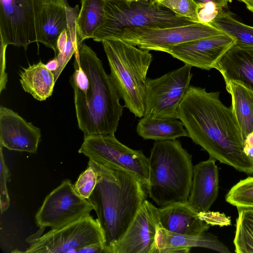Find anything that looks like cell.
Returning a JSON list of instances; mask_svg holds the SVG:
<instances>
[{"instance_id":"obj_36","label":"cell","mask_w":253,"mask_h":253,"mask_svg":"<svg viewBox=\"0 0 253 253\" xmlns=\"http://www.w3.org/2000/svg\"><path fill=\"white\" fill-rule=\"evenodd\" d=\"M45 65L53 74L57 71L59 67L58 62L55 58L49 61Z\"/></svg>"},{"instance_id":"obj_6","label":"cell","mask_w":253,"mask_h":253,"mask_svg":"<svg viewBox=\"0 0 253 253\" xmlns=\"http://www.w3.org/2000/svg\"><path fill=\"white\" fill-rule=\"evenodd\" d=\"M104 9L103 22L93 38L95 42L113 37L126 28H161L196 23L149 0H106Z\"/></svg>"},{"instance_id":"obj_13","label":"cell","mask_w":253,"mask_h":253,"mask_svg":"<svg viewBox=\"0 0 253 253\" xmlns=\"http://www.w3.org/2000/svg\"><path fill=\"white\" fill-rule=\"evenodd\" d=\"M158 209L145 200L124 234L112 246L110 253H158Z\"/></svg>"},{"instance_id":"obj_33","label":"cell","mask_w":253,"mask_h":253,"mask_svg":"<svg viewBox=\"0 0 253 253\" xmlns=\"http://www.w3.org/2000/svg\"><path fill=\"white\" fill-rule=\"evenodd\" d=\"M105 253L103 244H92L83 247L77 251V253Z\"/></svg>"},{"instance_id":"obj_31","label":"cell","mask_w":253,"mask_h":253,"mask_svg":"<svg viewBox=\"0 0 253 253\" xmlns=\"http://www.w3.org/2000/svg\"><path fill=\"white\" fill-rule=\"evenodd\" d=\"M198 4V20L201 23L210 24L223 11L212 2Z\"/></svg>"},{"instance_id":"obj_37","label":"cell","mask_w":253,"mask_h":253,"mask_svg":"<svg viewBox=\"0 0 253 253\" xmlns=\"http://www.w3.org/2000/svg\"><path fill=\"white\" fill-rule=\"evenodd\" d=\"M243 2L247 8L251 12H253V0H238Z\"/></svg>"},{"instance_id":"obj_32","label":"cell","mask_w":253,"mask_h":253,"mask_svg":"<svg viewBox=\"0 0 253 253\" xmlns=\"http://www.w3.org/2000/svg\"><path fill=\"white\" fill-rule=\"evenodd\" d=\"M200 217L209 225H219L223 226L225 223L221 221V219H227L226 216L218 212H210L199 213Z\"/></svg>"},{"instance_id":"obj_30","label":"cell","mask_w":253,"mask_h":253,"mask_svg":"<svg viewBox=\"0 0 253 253\" xmlns=\"http://www.w3.org/2000/svg\"><path fill=\"white\" fill-rule=\"evenodd\" d=\"M2 147L0 145V206L1 214L8 210L10 206V199L7 188V183L9 178V172L5 163Z\"/></svg>"},{"instance_id":"obj_12","label":"cell","mask_w":253,"mask_h":253,"mask_svg":"<svg viewBox=\"0 0 253 253\" xmlns=\"http://www.w3.org/2000/svg\"><path fill=\"white\" fill-rule=\"evenodd\" d=\"M92 210L88 200L79 196L66 179L47 195L35 219L40 228H55L90 214Z\"/></svg>"},{"instance_id":"obj_24","label":"cell","mask_w":253,"mask_h":253,"mask_svg":"<svg viewBox=\"0 0 253 253\" xmlns=\"http://www.w3.org/2000/svg\"><path fill=\"white\" fill-rule=\"evenodd\" d=\"M81 7L78 15L76 30L80 44L85 39H93L104 18L106 0H81Z\"/></svg>"},{"instance_id":"obj_19","label":"cell","mask_w":253,"mask_h":253,"mask_svg":"<svg viewBox=\"0 0 253 253\" xmlns=\"http://www.w3.org/2000/svg\"><path fill=\"white\" fill-rule=\"evenodd\" d=\"M160 225L169 231L198 235L206 232L210 225L186 203H175L158 209Z\"/></svg>"},{"instance_id":"obj_5","label":"cell","mask_w":253,"mask_h":253,"mask_svg":"<svg viewBox=\"0 0 253 253\" xmlns=\"http://www.w3.org/2000/svg\"><path fill=\"white\" fill-rule=\"evenodd\" d=\"M110 75L124 102L136 117L144 115L147 74L153 60L149 51L115 37L101 42Z\"/></svg>"},{"instance_id":"obj_8","label":"cell","mask_w":253,"mask_h":253,"mask_svg":"<svg viewBox=\"0 0 253 253\" xmlns=\"http://www.w3.org/2000/svg\"><path fill=\"white\" fill-rule=\"evenodd\" d=\"M46 0H0V44L27 49L39 42L41 15Z\"/></svg>"},{"instance_id":"obj_23","label":"cell","mask_w":253,"mask_h":253,"mask_svg":"<svg viewBox=\"0 0 253 253\" xmlns=\"http://www.w3.org/2000/svg\"><path fill=\"white\" fill-rule=\"evenodd\" d=\"M226 88L231 95V107L246 140L253 133V91L235 82L226 84Z\"/></svg>"},{"instance_id":"obj_35","label":"cell","mask_w":253,"mask_h":253,"mask_svg":"<svg viewBox=\"0 0 253 253\" xmlns=\"http://www.w3.org/2000/svg\"><path fill=\"white\" fill-rule=\"evenodd\" d=\"M194 1L197 4L212 2L220 9L223 10V8L227 7L228 3L230 1V0H194Z\"/></svg>"},{"instance_id":"obj_34","label":"cell","mask_w":253,"mask_h":253,"mask_svg":"<svg viewBox=\"0 0 253 253\" xmlns=\"http://www.w3.org/2000/svg\"><path fill=\"white\" fill-rule=\"evenodd\" d=\"M244 152L253 160V133L247 137L244 143Z\"/></svg>"},{"instance_id":"obj_2","label":"cell","mask_w":253,"mask_h":253,"mask_svg":"<svg viewBox=\"0 0 253 253\" xmlns=\"http://www.w3.org/2000/svg\"><path fill=\"white\" fill-rule=\"evenodd\" d=\"M70 83L79 128L84 137L114 134L124 105L110 74L92 48L83 43L75 53Z\"/></svg>"},{"instance_id":"obj_22","label":"cell","mask_w":253,"mask_h":253,"mask_svg":"<svg viewBox=\"0 0 253 253\" xmlns=\"http://www.w3.org/2000/svg\"><path fill=\"white\" fill-rule=\"evenodd\" d=\"M19 75L23 89L36 100L43 101L52 95L54 76L41 61L23 68Z\"/></svg>"},{"instance_id":"obj_7","label":"cell","mask_w":253,"mask_h":253,"mask_svg":"<svg viewBox=\"0 0 253 253\" xmlns=\"http://www.w3.org/2000/svg\"><path fill=\"white\" fill-rule=\"evenodd\" d=\"M29 247L23 253H77L84 247L103 244V234L97 220L90 214L42 235L41 230L28 237Z\"/></svg>"},{"instance_id":"obj_18","label":"cell","mask_w":253,"mask_h":253,"mask_svg":"<svg viewBox=\"0 0 253 253\" xmlns=\"http://www.w3.org/2000/svg\"><path fill=\"white\" fill-rule=\"evenodd\" d=\"M213 68L220 72L226 84L235 82L253 91V46L234 44Z\"/></svg>"},{"instance_id":"obj_10","label":"cell","mask_w":253,"mask_h":253,"mask_svg":"<svg viewBox=\"0 0 253 253\" xmlns=\"http://www.w3.org/2000/svg\"><path fill=\"white\" fill-rule=\"evenodd\" d=\"M223 33L211 25L193 23L161 28H126L113 37L121 39L142 49L166 52L178 44Z\"/></svg>"},{"instance_id":"obj_14","label":"cell","mask_w":253,"mask_h":253,"mask_svg":"<svg viewBox=\"0 0 253 253\" xmlns=\"http://www.w3.org/2000/svg\"><path fill=\"white\" fill-rule=\"evenodd\" d=\"M235 44L233 38L223 33L178 44L166 52L186 65L209 70Z\"/></svg>"},{"instance_id":"obj_28","label":"cell","mask_w":253,"mask_h":253,"mask_svg":"<svg viewBox=\"0 0 253 253\" xmlns=\"http://www.w3.org/2000/svg\"><path fill=\"white\" fill-rule=\"evenodd\" d=\"M159 4L179 17L200 23L198 17V4L194 0H162Z\"/></svg>"},{"instance_id":"obj_17","label":"cell","mask_w":253,"mask_h":253,"mask_svg":"<svg viewBox=\"0 0 253 253\" xmlns=\"http://www.w3.org/2000/svg\"><path fill=\"white\" fill-rule=\"evenodd\" d=\"M216 160L210 156L193 166V177L187 203L197 212H207L218 193V170Z\"/></svg>"},{"instance_id":"obj_16","label":"cell","mask_w":253,"mask_h":253,"mask_svg":"<svg viewBox=\"0 0 253 253\" xmlns=\"http://www.w3.org/2000/svg\"><path fill=\"white\" fill-rule=\"evenodd\" d=\"M79 7H70L66 0H46L41 18L39 42L57 54V42L60 34L76 27Z\"/></svg>"},{"instance_id":"obj_15","label":"cell","mask_w":253,"mask_h":253,"mask_svg":"<svg viewBox=\"0 0 253 253\" xmlns=\"http://www.w3.org/2000/svg\"><path fill=\"white\" fill-rule=\"evenodd\" d=\"M41 130L17 113L0 107V145L10 150L35 153L41 140Z\"/></svg>"},{"instance_id":"obj_27","label":"cell","mask_w":253,"mask_h":253,"mask_svg":"<svg viewBox=\"0 0 253 253\" xmlns=\"http://www.w3.org/2000/svg\"><path fill=\"white\" fill-rule=\"evenodd\" d=\"M225 200L237 209L253 208V176L233 185L226 195Z\"/></svg>"},{"instance_id":"obj_21","label":"cell","mask_w":253,"mask_h":253,"mask_svg":"<svg viewBox=\"0 0 253 253\" xmlns=\"http://www.w3.org/2000/svg\"><path fill=\"white\" fill-rule=\"evenodd\" d=\"M177 119L144 116L138 122L136 132L144 139L155 141L188 137L183 123Z\"/></svg>"},{"instance_id":"obj_4","label":"cell","mask_w":253,"mask_h":253,"mask_svg":"<svg viewBox=\"0 0 253 253\" xmlns=\"http://www.w3.org/2000/svg\"><path fill=\"white\" fill-rule=\"evenodd\" d=\"M193 171L192 155L180 141H155L149 158L147 190L149 197L161 207L186 203Z\"/></svg>"},{"instance_id":"obj_9","label":"cell","mask_w":253,"mask_h":253,"mask_svg":"<svg viewBox=\"0 0 253 253\" xmlns=\"http://www.w3.org/2000/svg\"><path fill=\"white\" fill-rule=\"evenodd\" d=\"M78 152L108 168L134 176L147 188L149 158L141 150H133L121 143L114 134L84 136Z\"/></svg>"},{"instance_id":"obj_3","label":"cell","mask_w":253,"mask_h":253,"mask_svg":"<svg viewBox=\"0 0 253 253\" xmlns=\"http://www.w3.org/2000/svg\"><path fill=\"white\" fill-rule=\"evenodd\" d=\"M97 183L88 201L97 215L105 253L123 236L144 201L147 188L134 176L89 159Z\"/></svg>"},{"instance_id":"obj_11","label":"cell","mask_w":253,"mask_h":253,"mask_svg":"<svg viewBox=\"0 0 253 253\" xmlns=\"http://www.w3.org/2000/svg\"><path fill=\"white\" fill-rule=\"evenodd\" d=\"M192 67H182L156 79H147L144 116L177 118L180 103L188 91Z\"/></svg>"},{"instance_id":"obj_1","label":"cell","mask_w":253,"mask_h":253,"mask_svg":"<svg viewBox=\"0 0 253 253\" xmlns=\"http://www.w3.org/2000/svg\"><path fill=\"white\" fill-rule=\"evenodd\" d=\"M219 92L190 85L180 103L177 118L188 137L210 156L247 174H253V160L244 152L245 139L232 107L219 99Z\"/></svg>"},{"instance_id":"obj_29","label":"cell","mask_w":253,"mask_h":253,"mask_svg":"<svg viewBox=\"0 0 253 253\" xmlns=\"http://www.w3.org/2000/svg\"><path fill=\"white\" fill-rule=\"evenodd\" d=\"M97 183V173L94 169L88 165L87 168L79 176L74 188L82 198L88 199Z\"/></svg>"},{"instance_id":"obj_38","label":"cell","mask_w":253,"mask_h":253,"mask_svg":"<svg viewBox=\"0 0 253 253\" xmlns=\"http://www.w3.org/2000/svg\"><path fill=\"white\" fill-rule=\"evenodd\" d=\"M150 1L154 4H159L160 2L162 0H149Z\"/></svg>"},{"instance_id":"obj_20","label":"cell","mask_w":253,"mask_h":253,"mask_svg":"<svg viewBox=\"0 0 253 253\" xmlns=\"http://www.w3.org/2000/svg\"><path fill=\"white\" fill-rule=\"evenodd\" d=\"M158 253H187L192 247H202L221 253H229L217 238L206 232L198 235L173 233L159 225L156 234Z\"/></svg>"},{"instance_id":"obj_25","label":"cell","mask_w":253,"mask_h":253,"mask_svg":"<svg viewBox=\"0 0 253 253\" xmlns=\"http://www.w3.org/2000/svg\"><path fill=\"white\" fill-rule=\"evenodd\" d=\"M235 41V44L253 46V27L236 19L230 12L222 11L210 23Z\"/></svg>"},{"instance_id":"obj_26","label":"cell","mask_w":253,"mask_h":253,"mask_svg":"<svg viewBox=\"0 0 253 253\" xmlns=\"http://www.w3.org/2000/svg\"><path fill=\"white\" fill-rule=\"evenodd\" d=\"M233 240L237 253H253V208H237Z\"/></svg>"}]
</instances>
